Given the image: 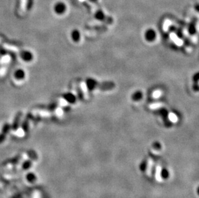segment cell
<instances>
[{
	"instance_id": "obj_1",
	"label": "cell",
	"mask_w": 199,
	"mask_h": 198,
	"mask_svg": "<svg viewBox=\"0 0 199 198\" xmlns=\"http://www.w3.org/2000/svg\"><path fill=\"white\" fill-rule=\"evenodd\" d=\"M54 12L57 14H63L67 10V6L63 2H57L53 7Z\"/></svg>"
},
{
	"instance_id": "obj_2",
	"label": "cell",
	"mask_w": 199,
	"mask_h": 198,
	"mask_svg": "<svg viewBox=\"0 0 199 198\" xmlns=\"http://www.w3.org/2000/svg\"><path fill=\"white\" fill-rule=\"evenodd\" d=\"M9 129H10V125L7 124H6L3 127L2 131L0 132V143H1L3 141L5 140L7 134L8 133Z\"/></svg>"
},
{
	"instance_id": "obj_3",
	"label": "cell",
	"mask_w": 199,
	"mask_h": 198,
	"mask_svg": "<svg viewBox=\"0 0 199 198\" xmlns=\"http://www.w3.org/2000/svg\"><path fill=\"white\" fill-rule=\"evenodd\" d=\"M0 44L3 46V47L5 49L7 50H9L10 52H18L19 51H20V49H19L18 47H16V46H14V45L10 44L8 43H2L1 39H0Z\"/></svg>"
},
{
	"instance_id": "obj_4",
	"label": "cell",
	"mask_w": 199,
	"mask_h": 198,
	"mask_svg": "<svg viewBox=\"0 0 199 198\" xmlns=\"http://www.w3.org/2000/svg\"><path fill=\"white\" fill-rule=\"evenodd\" d=\"M32 113L34 115H38L43 117H48L51 116V113L48 112L45 110H40V109H35L32 111Z\"/></svg>"
},
{
	"instance_id": "obj_5",
	"label": "cell",
	"mask_w": 199,
	"mask_h": 198,
	"mask_svg": "<svg viewBox=\"0 0 199 198\" xmlns=\"http://www.w3.org/2000/svg\"><path fill=\"white\" fill-rule=\"evenodd\" d=\"M146 39L149 41H151L153 40H154L155 39V32L154 30H151V29H150V30H148L146 31Z\"/></svg>"
},
{
	"instance_id": "obj_6",
	"label": "cell",
	"mask_w": 199,
	"mask_h": 198,
	"mask_svg": "<svg viewBox=\"0 0 199 198\" xmlns=\"http://www.w3.org/2000/svg\"><path fill=\"white\" fill-rule=\"evenodd\" d=\"M32 163H33V160L31 159H28V160L24 162L21 165V170H26L30 169L32 165Z\"/></svg>"
},
{
	"instance_id": "obj_7",
	"label": "cell",
	"mask_w": 199,
	"mask_h": 198,
	"mask_svg": "<svg viewBox=\"0 0 199 198\" xmlns=\"http://www.w3.org/2000/svg\"><path fill=\"white\" fill-rule=\"evenodd\" d=\"M21 117V113H18L16 116L15 117V119L13 122V124H12V129L14 131L18 128V125H19V123H20Z\"/></svg>"
},
{
	"instance_id": "obj_8",
	"label": "cell",
	"mask_w": 199,
	"mask_h": 198,
	"mask_svg": "<svg viewBox=\"0 0 199 198\" xmlns=\"http://www.w3.org/2000/svg\"><path fill=\"white\" fill-rule=\"evenodd\" d=\"M26 180H27V181L30 183H34L37 180L36 175L32 173H29L27 175H26Z\"/></svg>"
},
{
	"instance_id": "obj_9",
	"label": "cell",
	"mask_w": 199,
	"mask_h": 198,
	"mask_svg": "<svg viewBox=\"0 0 199 198\" xmlns=\"http://www.w3.org/2000/svg\"><path fill=\"white\" fill-rule=\"evenodd\" d=\"M21 58L25 60H30L32 59V55L29 52H24L22 53Z\"/></svg>"
},
{
	"instance_id": "obj_10",
	"label": "cell",
	"mask_w": 199,
	"mask_h": 198,
	"mask_svg": "<svg viewBox=\"0 0 199 198\" xmlns=\"http://www.w3.org/2000/svg\"><path fill=\"white\" fill-rule=\"evenodd\" d=\"M11 58L9 55H3L2 58L0 59V64H6L10 61Z\"/></svg>"
},
{
	"instance_id": "obj_11",
	"label": "cell",
	"mask_w": 199,
	"mask_h": 198,
	"mask_svg": "<svg viewBox=\"0 0 199 198\" xmlns=\"http://www.w3.org/2000/svg\"><path fill=\"white\" fill-rule=\"evenodd\" d=\"M95 17L99 20H102L103 19L105 18V14L103 13L101 10H98L97 12H96V13L95 14Z\"/></svg>"
},
{
	"instance_id": "obj_12",
	"label": "cell",
	"mask_w": 199,
	"mask_h": 198,
	"mask_svg": "<svg viewBox=\"0 0 199 198\" xmlns=\"http://www.w3.org/2000/svg\"><path fill=\"white\" fill-rule=\"evenodd\" d=\"M21 159H22V156L21 155H18L17 157H14L12 159H10L11 161L8 162V163H12V164H15V163H17L20 162Z\"/></svg>"
},
{
	"instance_id": "obj_13",
	"label": "cell",
	"mask_w": 199,
	"mask_h": 198,
	"mask_svg": "<svg viewBox=\"0 0 199 198\" xmlns=\"http://www.w3.org/2000/svg\"><path fill=\"white\" fill-rule=\"evenodd\" d=\"M16 77L18 79H23L25 77V73L22 70H18L16 71Z\"/></svg>"
},
{
	"instance_id": "obj_14",
	"label": "cell",
	"mask_w": 199,
	"mask_h": 198,
	"mask_svg": "<svg viewBox=\"0 0 199 198\" xmlns=\"http://www.w3.org/2000/svg\"><path fill=\"white\" fill-rule=\"evenodd\" d=\"M29 157H30V159H32V160H36V159H37V154L35 153V152L33 151H30L29 153Z\"/></svg>"
},
{
	"instance_id": "obj_15",
	"label": "cell",
	"mask_w": 199,
	"mask_h": 198,
	"mask_svg": "<svg viewBox=\"0 0 199 198\" xmlns=\"http://www.w3.org/2000/svg\"><path fill=\"white\" fill-rule=\"evenodd\" d=\"M72 37L75 41H78L79 39V33L78 30H74V32L72 33Z\"/></svg>"
},
{
	"instance_id": "obj_16",
	"label": "cell",
	"mask_w": 199,
	"mask_h": 198,
	"mask_svg": "<svg viewBox=\"0 0 199 198\" xmlns=\"http://www.w3.org/2000/svg\"><path fill=\"white\" fill-rule=\"evenodd\" d=\"M33 3H34L33 0H27V1H26V9H31L33 5Z\"/></svg>"
},
{
	"instance_id": "obj_17",
	"label": "cell",
	"mask_w": 199,
	"mask_h": 198,
	"mask_svg": "<svg viewBox=\"0 0 199 198\" xmlns=\"http://www.w3.org/2000/svg\"><path fill=\"white\" fill-rule=\"evenodd\" d=\"M59 104L60 105L64 106H67L68 104V102L66 100V99H64V98H61L59 100Z\"/></svg>"
},
{
	"instance_id": "obj_18",
	"label": "cell",
	"mask_w": 199,
	"mask_h": 198,
	"mask_svg": "<svg viewBox=\"0 0 199 198\" xmlns=\"http://www.w3.org/2000/svg\"><path fill=\"white\" fill-rule=\"evenodd\" d=\"M63 111L61 108H57L56 110V114L57 116H61L63 115Z\"/></svg>"
},
{
	"instance_id": "obj_19",
	"label": "cell",
	"mask_w": 199,
	"mask_h": 198,
	"mask_svg": "<svg viewBox=\"0 0 199 198\" xmlns=\"http://www.w3.org/2000/svg\"><path fill=\"white\" fill-rule=\"evenodd\" d=\"M142 97V94L141 93H135L133 95V98L135 99V100H139Z\"/></svg>"
},
{
	"instance_id": "obj_20",
	"label": "cell",
	"mask_w": 199,
	"mask_h": 198,
	"mask_svg": "<svg viewBox=\"0 0 199 198\" xmlns=\"http://www.w3.org/2000/svg\"><path fill=\"white\" fill-rule=\"evenodd\" d=\"M6 70L7 69L5 67L0 68V76H3V75H5V74L6 73Z\"/></svg>"
},
{
	"instance_id": "obj_21",
	"label": "cell",
	"mask_w": 199,
	"mask_h": 198,
	"mask_svg": "<svg viewBox=\"0 0 199 198\" xmlns=\"http://www.w3.org/2000/svg\"><path fill=\"white\" fill-rule=\"evenodd\" d=\"M91 2H93V3H95V2H97V0H89Z\"/></svg>"
}]
</instances>
